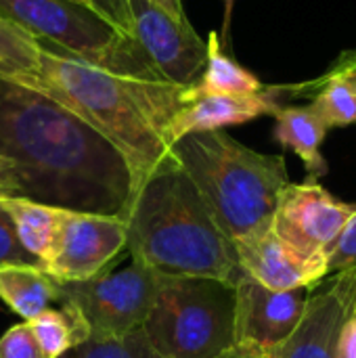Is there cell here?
I'll return each instance as SVG.
<instances>
[{
	"label": "cell",
	"mask_w": 356,
	"mask_h": 358,
	"mask_svg": "<svg viewBox=\"0 0 356 358\" xmlns=\"http://www.w3.org/2000/svg\"><path fill=\"white\" fill-rule=\"evenodd\" d=\"M0 157L10 166L15 197L126 222L136 180L122 151L57 99L4 78Z\"/></svg>",
	"instance_id": "1"
},
{
	"label": "cell",
	"mask_w": 356,
	"mask_h": 358,
	"mask_svg": "<svg viewBox=\"0 0 356 358\" xmlns=\"http://www.w3.org/2000/svg\"><path fill=\"white\" fill-rule=\"evenodd\" d=\"M25 323H29L46 358H61L65 352L80 346L78 325L65 310L48 308Z\"/></svg>",
	"instance_id": "21"
},
{
	"label": "cell",
	"mask_w": 356,
	"mask_h": 358,
	"mask_svg": "<svg viewBox=\"0 0 356 358\" xmlns=\"http://www.w3.org/2000/svg\"><path fill=\"white\" fill-rule=\"evenodd\" d=\"M76 2H84V0H76Z\"/></svg>",
	"instance_id": "33"
},
{
	"label": "cell",
	"mask_w": 356,
	"mask_h": 358,
	"mask_svg": "<svg viewBox=\"0 0 356 358\" xmlns=\"http://www.w3.org/2000/svg\"><path fill=\"white\" fill-rule=\"evenodd\" d=\"M220 358H237V352L233 350V352H229V355H225V357H220Z\"/></svg>",
	"instance_id": "32"
},
{
	"label": "cell",
	"mask_w": 356,
	"mask_h": 358,
	"mask_svg": "<svg viewBox=\"0 0 356 358\" xmlns=\"http://www.w3.org/2000/svg\"><path fill=\"white\" fill-rule=\"evenodd\" d=\"M342 358H356V315L346 327V336L342 342Z\"/></svg>",
	"instance_id": "28"
},
{
	"label": "cell",
	"mask_w": 356,
	"mask_h": 358,
	"mask_svg": "<svg viewBox=\"0 0 356 358\" xmlns=\"http://www.w3.org/2000/svg\"><path fill=\"white\" fill-rule=\"evenodd\" d=\"M233 2H235V0H225V4H227V15H225V17H227V23H229V19H231V8H233Z\"/></svg>",
	"instance_id": "30"
},
{
	"label": "cell",
	"mask_w": 356,
	"mask_h": 358,
	"mask_svg": "<svg viewBox=\"0 0 356 358\" xmlns=\"http://www.w3.org/2000/svg\"><path fill=\"white\" fill-rule=\"evenodd\" d=\"M313 287L275 292L243 275L235 285L237 358H269L300 325Z\"/></svg>",
	"instance_id": "8"
},
{
	"label": "cell",
	"mask_w": 356,
	"mask_h": 358,
	"mask_svg": "<svg viewBox=\"0 0 356 358\" xmlns=\"http://www.w3.org/2000/svg\"><path fill=\"white\" fill-rule=\"evenodd\" d=\"M353 212L355 203L336 199L315 180L290 182L279 195L271 231L300 256L327 258Z\"/></svg>",
	"instance_id": "10"
},
{
	"label": "cell",
	"mask_w": 356,
	"mask_h": 358,
	"mask_svg": "<svg viewBox=\"0 0 356 358\" xmlns=\"http://www.w3.org/2000/svg\"><path fill=\"white\" fill-rule=\"evenodd\" d=\"M149 2H153L155 6L164 8V10H166V13H170L172 17H185L180 0H149Z\"/></svg>",
	"instance_id": "29"
},
{
	"label": "cell",
	"mask_w": 356,
	"mask_h": 358,
	"mask_svg": "<svg viewBox=\"0 0 356 358\" xmlns=\"http://www.w3.org/2000/svg\"><path fill=\"white\" fill-rule=\"evenodd\" d=\"M0 17L42 46H52L113 73L162 80L136 40L122 36L84 2L0 0Z\"/></svg>",
	"instance_id": "6"
},
{
	"label": "cell",
	"mask_w": 356,
	"mask_h": 358,
	"mask_svg": "<svg viewBox=\"0 0 356 358\" xmlns=\"http://www.w3.org/2000/svg\"><path fill=\"white\" fill-rule=\"evenodd\" d=\"M162 275L132 260L128 266L86 281H59V306L78 325L80 344L122 340L143 329Z\"/></svg>",
	"instance_id": "7"
},
{
	"label": "cell",
	"mask_w": 356,
	"mask_h": 358,
	"mask_svg": "<svg viewBox=\"0 0 356 358\" xmlns=\"http://www.w3.org/2000/svg\"><path fill=\"white\" fill-rule=\"evenodd\" d=\"M84 4L113 25L122 36L132 38V15L128 0H84Z\"/></svg>",
	"instance_id": "26"
},
{
	"label": "cell",
	"mask_w": 356,
	"mask_h": 358,
	"mask_svg": "<svg viewBox=\"0 0 356 358\" xmlns=\"http://www.w3.org/2000/svg\"><path fill=\"white\" fill-rule=\"evenodd\" d=\"M29 86L76 111L113 143L128 159L136 187L170 153L168 128L193 101V86L113 73L42 44L38 76Z\"/></svg>",
	"instance_id": "2"
},
{
	"label": "cell",
	"mask_w": 356,
	"mask_h": 358,
	"mask_svg": "<svg viewBox=\"0 0 356 358\" xmlns=\"http://www.w3.org/2000/svg\"><path fill=\"white\" fill-rule=\"evenodd\" d=\"M126 248V222L118 216L59 210V224L42 268L57 281L101 275Z\"/></svg>",
	"instance_id": "9"
},
{
	"label": "cell",
	"mask_w": 356,
	"mask_h": 358,
	"mask_svg": "<svg viewBox=\"0 0 356 358\" xmlns=\"http://www.w3.org/2000/svg\"><path fill=\"white\" fill-rule=\"evenodd\" d=\"M73 350H76V358H162L149 346L143 329L122 340L84 342Z\"/></svg>",
	"instance_id": "22"
},
{
	"label": "cell",
	"mask_w": 356,
	"mask_h": 358,
	"mask_svg": "<svg viewBox=\"0 0 356 358\" xmlns=\"http://www.w3.org/2000/svg\"><path fill=\"white\" fill-rule=\"evenodd\" d=\"M2 210L8 214L15 235L23 250L31 254L40 266L50 254L57 224H59V208L42 206L21 197H2Z\"/></svg>",
	"instance_id": "18"
},
{
	"label": "cell",
	"mask_w": 356,
	"mask_h": 358,
	"mask_svg": "<svg viewBox=\"0 0 356 358\" xmlns=\"http://www.w3.org/2000/svg\"><path fill=\"white\" fill-rule=\"evenodd\" d=\"M0 358H46L29 323L21 321L13 325L0 338Z\"/></svg>",
	"instance_id": "24"
},
{
	"label": "cell",
	"mask_w": 356,
	"mask_h": 358,
	"mask_svg": "<svg viewBox=\"0 0 356 358\" xmlns=\"http://www.w3.org/2000/svg\"><path fill=\"white\" fill-rule=\"evenodd\" d=\"M235 250L243 275L275 292L315 287L327 277L325 256H300L290 245H285L271 229L250 239L237 241Z\"/></svg>",
	"instance_id": "13"
},
{
	"label": "cell",
	"mask_w": 356,
	"mask_h": 358,
	"mask_svg": "<svg viewBox=\"0 0 356 358\" xmlns=\"http://www.w3.org/2000/svg\"><path fill=\"white\" fill-rule=\"evenodd\" d=\"M170 153L233 243L271 229L279 195L290 185L283 155L258 153L222 130L187 134Z\"/></svg>",
	"instance_id": "4"
},
{
	"label": "cell",
	"mask_w": 356,
	"mask_h": 358,
	"mask_svg": "<svg viewBox=\"0 0 356 358\" xmlns=\"http://www.w3.org/2000/svg\"><path fill=\"white\" fill-rule=\"evenodd\" d=\"M0 300L23 321L59 302V281L38 264L0 266Z\"/></svg>",
	"instance_id": "17"
},
{
	"label": "cell",
	"mask_w": 356,
	"mask_h": 358,
	"mask_svg": "<svg viewBox=\"0 0 356 358\" xmlns=\"http://www.w3.org/2000/svg\"><path fill=\"white\" fill-rule=\"evenodd\" d=\"M132 260L162 277H243L235 243L220 231L189 174L168 153L136 187L126 216Z\"/></svg>",
	"instance_id": "3"
},
{
	"label": "cell",
	"mask_w": 356,
	"mask_h": 358,
	"mask_svg": "<svg viewBox=\"0 0 356 358\" xmlns=\"http://www.w3.org/2000/svg\"><path fill=\"white\" fill-rule=\"evenodd\" d=\"M342 271H356V203L350 220L327 252V277Z\"/></svg>",
	"instance_id": "23"
},
{
	"label": "cell",
	"mask_w": 356,
	"mask_h": 358,
	"mask_svg": "<svg viewBox=\"0 0 356 358\" xmlns=\"http://www.w3.org/2000/svg\"><path fill=\"white\" fill-rule=\"evenodd\" d=\"M208 59L199 82L191 88L193 99L199 94H254L264 88V84L237 61L220 50L218 34L212 31L208 38Z\"/></svg>",
	"instance_id": "19"
},
{
	"label": "cell",
	"mask_w": 356,
	"mask_h": 358,
	"mask_svg": "<svg viewBox=\"0 0 356 358\" xmlns=\"http://www.w3.org/2000/svg\"><path fill=\"white\" fill-rule=\"evenodd\" d=\"M38 40L0 17V78L29 86L38 76Z\"/></svg>",
	"instance_id": "20"
},
{
	"label": "cell",
	"mask_w": 356,
	"mask_h": 358,
	"mask_svg": "<svg viewBox=\"0 0 356 358\" xmlns=\"http://www.w3.org/2000/svg\"><path fill=\"white\" fill-rule=\"evenodd\" d=\"M61 358H76V350H69V352H65Z\"/></svg>",
	"instance_id": "31"
},
{
	"label": "cell",
	"mask_w": 356,
	"mask_h": 358,
	"mask_svg": "<svg viewBox=\"0 0 356 358\" xmlns=\"http://www.w3.org/2000/svg\"><path fill=\"white\" fill-rule=\"evenodd\" d=\"M273 115L277 120V143L292 149L304 162L308 180L327 174L329 166L321 155V143L329 128L317 115L313 105H281Z\"/></svg>",
	"instance_id": "16"
},
{
	"label": "cell",
	"mask_w": 356,
	"mask_h": 358,
	"mask_svg": "<svg viewBox=\"0 0 356 358\" xmlns=\"http://www.w3.org/2000/svg\"><path fill=\"white\" fill-rule=\"evenodd\" d=\"M356 315V271L329 275L311 289L292 338L269 358H342L346 327Z\"/></svg>",
	"instance_id": "12"
},
{
	"label": "cell",
	"mask_w": 356,
	"mask_h": 358,
	"mask_svg": "<svg viewBox=\"0 0 356 358\" xmlns=\"http://www.w3.org/2000/svg\"><path fill=\"white\" fill-rule=\"evenodd\" d=\"M281 105H285L281 86H264L254 94H199L174 115L168 128V145L172 147L193 132L222 130L260 115H273Z\"/></svg>",
	"instance_id": "14"
},
{
	"label": "cell",
	"mask_w": 356,
	"mask_h": 358,
	"mask_svg": "<svg viewBox=\"0 0 356 358\" xmlns=\"http://www.w3.org/2000/svg\"><path fill=\"white\" fill-rule=\"evenodd\" d=\"M285 101L298 94L311 96V105L327 128L356 124V52H344L334 67L302 86H283Z\"/></svg>",
	"instance_id": "15"
},
{
	"label": "cell",
	"mask_w": 356,
	"mask_h": 358,
	"mask_svg": "<svg viewBox=\"0 0 356 358\" xmlns=\"http://www.w3.org/2000/svg\"><path fill=\"white\" fill-rule=\"evenodd\" d=\"M132 38L143 48L162 80L195 86L204 73L208 44L187 17H172L149 0H128Z\"/></svg>",
	"instance_id": "11"
},
{
	"label": "cell",
	"mask_w": 356,
	"mask_h": 358,
	"mask_svg": "<svg viewBox=\"0 0 356 358\" xmlns=\"http://www.w3.org/2000/svg\"><path fill=\"white\" fill-rule=\"evenodd\" d=\"M143 334L162 358L233 352L235 285L208 277H162Z\"/></svg>",
	"instance_id": "5"
},
{
	"label": "cell",
	"mask_w": 356,
	"mask_h": 358,
	"mask_svg": "<svg viewBox=\"0 0 356 358\" xmlns=\"http://www.w3.org/2000/svg\"><path fill=\"white\" fill-rule=\"evenodd\" d=\"M2 197H15V185H13L10 166L0 157V199Z\"/></svg>",
	"instance_id": "27"
},
{
	"label": "cell",
	"mask_w": 356,
	"mask_h": 358,
	"mask_svg": "<svg viewBox=\"0 0 356 358\" xmlns=\"http://www.w3.org/2000/svg\"><path fill=\"white\" fill-rule=\"evenodd\" d=\"M10 264H38L40 262L23 250L19 243L13 222L8 214L0 206V266H10Z\"/></svg>",
	"instance_id": "25"
}]
</instances>
